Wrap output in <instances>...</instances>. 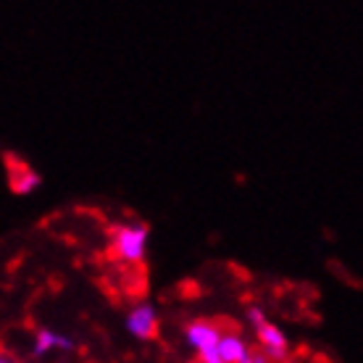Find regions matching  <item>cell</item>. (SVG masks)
Segmentation results:
<instances>
[{
  "label": "cell",
  "mask_w": 363,
  "mask_h": 363,
  "mask_svg": "<svg viewBox=\"0 0 363 363\" xmlns=\"http://www.w3.org/2000/svg\"><path fill=\"white\" fill-rule=\"evenodd\" d=\"M147 237H150V229L137 221V224H121L111 232V247L116 258H121L124 264L140 266L147 255Z\"/></svg>",
  "instance_id": "1"
},
{
  "label": "cell",
  "mask_w": 363,
  "mask_h": 363,
  "mask_svg": "<svg viewBox=\"0 0 363 363\" xmlns=\"http://www.w3.org/2000/svg\"><path fill=\"white\" fill-rule=\"evenodd\" d=\"M221 329L218 324L208 321V318H198V321H190L187 329H184V337H187V342L190 347L198 353L200 363H221L218 361V340H221Z\"/></svg>",
  "instance_id": "2"
},
{
  "label": "cell",
  "mask_w": 363,
  "mask_h": 363,
  "mask_svg": "<svg viewBox=\"0 0 363 363\" xmlns=\"http://www.w3.org/2000/svg\"><path fill=\"white\" fill-rule=\"evenodd\" d=\"M158 327H161V321H158V311L150 306V303H137L135 308L127 313V332L135 340H155L158 337Z\"/></svg>",
  "instance_id": "3"
},
{
  "label": "cell",
  "mask_w": 363,
  "mask_h": 363,
  "mask_svg": "<svg viewBox=\"0 0 363 363\" xmlns=\"http://www.w3.org/2000/svg\"><path fill=\"white\" fill-rule=\"evenodd\" d=\"M255 335H258V342H261V353L269 361H277V363L287 361V355H290V340H287V335L277 324L266 321V324H261V327L255 329Z\"/></svg>",
  "instance_id": "4"
},
{
  "label": "cell",
  "mask_w": 363,
  "mask_h": 363,
  "mask_svg": "<svg viewBox=\"0 0 363 363\" xmlns=\"http://www.w3.org/2000/svg\"><path fill=\"white\" fill-rule=\"evenodd\" d=\"M218 361L221 363H245L250 361V347H247V342L242 340L240 335H235V332H224L221 335V340H218Z\"/></svg>",
  "instance_id": "5"
},
{
  "label": "cell",
  "mask_w": 363,
  "mask_h": 363,
  "mask_svg": "<svg viewBox=\"0 0 363 363\" xmlns=\"http://www.w3.org/2000/svg\"><path fill=\"white\" fill-rule=\"evenodd\" d=\"M50 350H64V353H69V350H74V340L61 335V332H55V329H48V327L37 329L35 342H32V353L45 355Z\"/></svg>",
  "instance_id": "6"
},
{
  "label": "cell",
  "mask_w": 363,
  "mask_h": 363,
  "mask_svg": "<svg viewBox=\"0 0 363 363\" xmlns=\"http://www.w3.org/2000/svg\"><path fill=\"white\" fill-rule=\"evenodd\" d=\"M35 187H40V177H37L32 169H21V174H13L11 177V190L18 192V195H27Z\"/></svg>",
  "instance_id": "7"
},
{
  "label": "cell",
  "mask_w": 363,
  "mask_h": 363,
  "mask_svg": "<svg viewBox=\"0 0 363 363\" xmlns=\"http://www.w3.org/2000/svg\"><path fill=\"white\" fill-rule=\"evenodd\" d=\"M269 321V316H266L264 308H258V306H253V308H247V324L253 329H258L261 324H266Z\"/></svg>",
  "instance_id": "8"
},
{
  "label": "cell",
  "mask_w": 363,
  "mask_h": 363,
  "mask_svg": "<svg viewBox=\"0 0 363 363\" xmlns=\"http://www.w3.org/2000/svg\"><path fill=\"white\" fill-rule=\"evenodd\" d=\"M250 358H253V363H269V358H266L264 353H253Z\"/></svg>",
  "instance_id": "9"
},
{
  "label": "cell",
  "mask_w": 363,
  "mask_h": 363,
  "mask_svg": "<svg viewBox=\"0 0 363 363\" xmlns=\"http://www.w3.org/2000/svg\"><path fill=\"white\" fill-rule=\"evenodd\" d=\"M0 363H16L13 358H9V355H0Z\"/></svg>",
  "instance_id": "10"
}]
</instances>
